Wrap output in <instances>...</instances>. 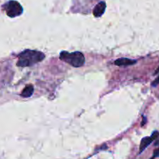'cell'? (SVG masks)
<instances>
[{
  "label": "cell",
  "instance_id": "7a4b0ae2",
  "mask_svg": "<svg viewBox=\"0 0 159 159\" xmlns=\"http://www.w3.org/2000/svg\"><path fill=\"white\" fill-rule=\"evenodd\" d=\"M60 59L76 68L81 67L85 63V57L83 54L79 51H75L71 53L65 51H61L60 53Z\"/></svg>",
  "mask_w": 159,
  "mask_h": 159
},
{
  "label": "cell",
  "instance_id": "8992f818",
  "mask_svg": "<svg viewBox=\"0 0 159 159\" xmlns=\"http://www.w3.org/2000/svg\"><path fill=\"white\" fill-rule=\"evenodd\" d=\"M116 65H119V66H126V65H130L136 63V60H133V59H127V58H121V59H116L114 62Z\"/></svg>",
  "mask_w": 159,
  "mask_h": 159
},
{
  "label": "cell",
  "instance_id": "5b68a950",
  "mask_svg": "<svg viewBox=\"0 0 159 159\" xmlns=\"http://www.w3.org/2000/svg\"><path fill=\"white\" fill-rule=\"evenodd\" d=\"M106 7H107V5H106L105 2H99L93 9V15L96 17H100L105 12Z\"/></svg>",
  "mask_w": 159,
  "mask_h": 159
},
{
  "label": "cell",
  "instance_id": "6da1fadb",
  "mask_svg": "<svg viewBox=\"0 0 159 159\" xmlns=\"http://www.w3.org/2000/svg\"><path fill=\"white\" fill-rule=\"evenodd\" d=\"M45 58L43 53L36 50L26 49L19 55L17 65L20 67L31 66L41 62Z\"/></svg>",
  "mask_w": 159,
  "mask_h": 159
},
{
  "label": "cell",
  "instance_id": "277c9868",
  "mask_svg": "<svg viewBox=\"0 0 159 159\" xmlns=\"http://www.w3.org/2000/svg\"><path fill=\"white\" fill-rule=\"evenodd\" d=\"M159 136V133L158 132H154L153 134H152L151 137H144V138L141 140V145H140V153H142L155 139H157Z\"/></svg>",
  "mask_w": 159,
  "mask_h": 159
},
{
  "label": "cell",
  "instance_id": "52a82bcc",
  "mask_svg": "<svg viewBox=\"0 0 159 159\" xmlns=\"http://www.w3.org/2000/svg\"><path fill=\"white\" fill-rule=\"evenodd\" d=\"M33 94H34V87L32 85H26L20 95L23 98H29Z\"/></svg>",
  "mask_w": 159,
  "mask_h": 159
},
{
  "label": "cell",
  "instance_id": "9c48e42d",
  "mask_svg": "<svg viewBox=\"0 0 159 159\" xmlns=\"http://www.w3.org/2000/svg\"><path fill=\"white\" fill-rule=\"evenodd\" d=\"M159 157V148H158L157 150H155L153 154V157Z\"/></svg>",
  "mask_w": 159,
  "mask_h": 159
},
{
  "label": "cell",
  "instance_id": "3957f363",
  "mask_svg": "<svg viewBox=\"0 0 159 159\" xmlns=\"http://www.w3.org/2000/svg\"><path fill=\"white\" fill-rule=\"evenodd\" d=\"M3 9L6 11L7 16L12 18L20 16L23 11L21 5L16 1H9L3 6Z\"/></svg>",
  "mask_w": 159,
  "mask_h": 159
},
{
  "label": "cell",
  "instance_id": "ba28073f",
  "mask_svg": "<svg viewBox=\"0 0 159 159\" xmlns=\"http://www.w3.org/2000/svg\"><path fill=\"white\" fill-rule=\"evenodd\" d=\"M158 84H159V76H158V78H157L156 80H155V81H154V82L152 83V85L153 86V87H156V86L158 85Z\"/></svg>",
  "mask_w": 159,
  "mask_h": 159
}]
</instances>
